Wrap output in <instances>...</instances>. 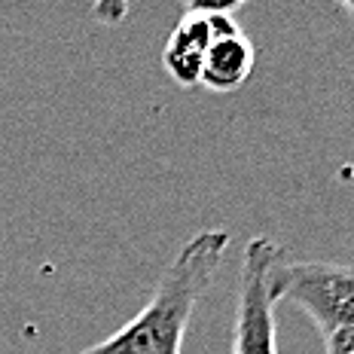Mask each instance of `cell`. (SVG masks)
I'll use <instances>...</instances> for the list:
<instances>
[{"label": "cell", "instance_id": "cell-1", "mask_svg": "<svg viewBox=\"0 0 354 354\" xmlns=\"http://www.w3.org/2000/svg\"><path fill=\"white\" fill-rule=\"evenodd\" d=\"M230 245V230H202L183 241L141 312L104 342L80 354H183L189 318L202 293H208Z\"/></svg>", "mask_w": 354, "mask_h": 354}, {"label": "cell", "instance_id": "cell-2", "mask_svg": "<svg viewBox=\"0 0 354 354\" xmlns=\"http://www.w3.org/2000/svg\"><path fill=\"white\" fill-rule=\"evenodd\" d=\"M278 302H290L321 330V336L354 333V266L281 263L272 275Z\"/></svg>", "mask_w": 354, "mask_h": 354}, {"label": "cell", "instance_id": "cell-3", "mask_svg": "<svg viewBox=\"0 0 354 354\" xmlns=\"http://www.w3.org/2000/svg\"><path fill=\"white\" fill-rule=\"evenodd\" d=\"M284 263V248L269 235H254L239 266V306H235L232 354H278L275 290L272 275Z\"/></svg>", "mask_w": 354, "mask_h": 354}, {"label": "cell", "instance_id": "cell-4", "mask_svg": "<svg viewBox=\"0 0 354 354\" xmlns=\"http://www.w3.org/2000/svg\"><path fill=\"white\" fill-rule=\"evenodd\" d=\"M241 10H245L241 3H223V6L189 3L183 10L180 21H177V28L168 37L165 49H162V64H165L168 77L177 86L193 88L202 83V68H205L208 46L220 31L239 25L235 12H241Z\"/></svg>", "mask_w": 354, "mask_h": 354}, {"label": "cell", "instance_id": "cell-5", "mask_svg": "<svg viewBox=\"0 0 354 354\" xmlns=\"http://www.w3.org/2000/svg\"><path fill=\"white\" fill-rule=\"evenodd\" d=\"M254 64H257V46L250 43V37L239 25H232L226 31H220L208 46L205 68H202V83L198 86L211 88L217 95H230L250 80Z\"/></svg>", "mask_w": 354, "mask_h": 354}, {"label": "cell", "instance_id": "cell-6", "mask_svg": "<svg viewBox=\"0 0 354 354\" xmlns=\"http://www.w3.org/2000/svg\"><path fill=\"white\" fill-rule=\"evenodd\" d=\"M327 354H354V333H333L324 339Z\"/></svg>", "mask_w": 354, "mask_h": 354}, {"label": "cell", "instance_id": "cell-7", "mask_svg": "<svg viewBox=\"0 0 354 354\" xmlns=\"http://www.w3.org/2000/svg\"><path fill=\"white\" fill-rule=\"evenodd\" d=\"M342 12L351 19V25H354V0H348V3H342Z\"/></svg>", "mask_w": 354, "mask_h": 354}]
</instances>
